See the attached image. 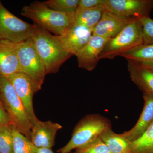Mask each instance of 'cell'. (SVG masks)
<instances>
[{
    "label": "cell",
    "instance_id": "1",
    "mask_svg": "<svg viewBox=\"0 0 153 153\" xmlns=\"http://www.w3.org/2000/svg\"><path fill=\"white\" fill-rule=\"evenodd\" d=\"M35 25L32 38L45 65L46 74L57 73L63 63L73 55L65 50L55 36Z\"/></svg>",
    "mask_w": 153,
    "mask_h": 153
},
{
    "label": "cell",
    "instance_id": "2",
    "mask_svg": "<svg viewBox=\"0 0 153 153\" xmlns=\"http://www.w3.org/2000/svg\"><path fill=\"white\" fill-rule=\"evenodd\" d=\"M21 14L55 36L61 35L73 23L74 14L69 15L54 10L44 2L35 1L22 9Z\"/></svg>",
    "mask_w": 153,
    "mask_h": 153
},
{
    "label": "cell",
    "instance_id": "3",
    "mask_svg": "<svg viewBox=\"0 0 153 153\" xmlns=\"http://www.w3.org/2000/svg\"><path fill=\"white\" fill-rule=\"evenodd\" d=\"M0 98L10 123L30 140L32 124L13 86L6 76L0 74Z\"/></svg>",
    "mask_w": 153,
    "mask_h": 153
},
{
    "label": "cell",
    "instance_id": "4",
    "mask_svg": "<svg viewBox=\"0 0 153 153\" xmlns=\"http://www.w3.org/2000/svg\"><path fill=\"white\" fill-rule=\"evenodd\" d=\"M143 44V27L140 20L134 19L116 36L109 39L99 56L102 59H114Z\"/></svg>",
    "mask_w": 153,
    "mask_h": 153
},
{
    "label": "cell",
    "instance_id": "5",
    "mask_svg": "<svg viewBox=\"0 0 153 153\" xmlns=\"http://www.w3.org/2000/svg\"><path fill=\"white\" fill-rule=\"evenodd\" d=\"M110 128V124L106 119L97 115L87 116L76 126L71 139L58 152L69 153L74 149L85 146Z\"/></svg>",
    "mask_w": 153,
    "mask_h": 153
},
{
    "label": "cell",
    "instance_id": "6",
    "mask_svg": "<svg viewBox=\"0 0 153 153\" xmlns=\"http://www.w3.org/2000/svg\"><path fill=\"white\" fill-rule=\"evenodd\" d=\"M17 54L22 72L41 88L46 74L43 60L36 50L32 38L16 43Z\"/></svg>",
    "mask_w": 153,
    "mask_h": 153
},
{
    "label": "cell",
    "instance_id": "7",
    "mask_svg": "<svg viewBox=\"0 0 153 153\" xmlns=\"http://www.w3.org/2000/svg\"><path fill=\"white\" fill-rule=\"evenodd\" d=\"M36 25H31L12 14L0 1V39L19 43L31 38Z\"/></svg>",
    "mask_w": 153,
    "mask_h": 153
},
{
    "label": "cell",
    "instance_id": "8",
    "mask_svg": "<svg viewBox=\"0 0 153 153\" xmlns=\"http://www.w3.org/2000/svg\"><path fill=\"white\" fill-rule=\"evenodd\" d=\"M6 77L13 86L17 95L24 105L32 126L33 125L39 120L34 112L33 96L41 89V88L30 76L23 72H19Z\"/></svg>",
    "mask_w": 153,
    "mask_h": 153
},
{
    "label": "cell",
    "instance_id": "9",
    "mask_svg": "<svg viewBox=\"0 0 153 153\" xmlns=\"http://www.w3.org/2000/svg\"><path fill=\"white\" fill-rule=\"evenodd\" d=\"M106 10L129 18L140 19L150 17L153 9V0H103Z\"/></svg>",
    "mask_w": 153,
    "mask_h": 153
},
{
    "label": "cell",
    "instance_id": "10",
    "mask_svg": "<svg viewBox=\"0 0 153 153\" xmlns=\"http://www.w3.org/2000/svg\"><path fill=\"white\" fill-rule=\"evenodd\" d=\"M92 36V31L88 28L72 23L61 35L55 36L67 52L76 56Z\"/></svg>",
    "mask_w": 153,
    "mask_h": 153
},
{
    "label": "cell",
    "instance_id": "11",
    "mask_svg": "<svg viewBox=\"0 0 153 153\" xmlns=\"http://www.w3.org/2000/svg\"><path fill=\"white\" fill-rule=\"evenodd\" d=\"M110 39L92 35L89 41L77 53L79 67L91 71L96 67L99 56Z\"/></svg>",
    "mask_w": 153,
    "mask_h": 153
},
{
    "label": "cell",
    "instance_id": "12",
    "mask_svg": "<svg viewBox=\"0 0 153 153\" xmlns=\"http://www.w3.org/2000/svg\"><path fill=\"white\" fill-rule=\"evenodd\" d=\"M134 19L121 16L105 10L92 31V35L111 39L116 36Z\"/></svg>",
    "mask_w": 153,
    "mask_h": 153
},
{
    "label": "cell",
    "instance_id": "13",
    "mask_svg": "<svg viewBox=\"0 0 153 153\" xmlns=\"http://www.w3.org/2000/svg\"><path fill=\"white\" fill-rule=\"evenodd\" d=\"M62 128L60 124L38 120L32 126L30 140L37 148L52 149L56 134Z\"/></svg>",
    "mask_w": 153,
    "mask_h": 153
},
{
    "label": "cell",
    "instance_id": "14",
    "mask_svg": "<svg viewBox=\"0 0 153 153\" xmlns=\"http://www.w3.org/2000/svg\"><path fill=\"white\" fill-rule=\"evenodd\" d=\"M22 72L17 54L16 43L0 39V74L8 76Z\"/></svg>",
    "mask_w": 153,
    "mask_h": 153
},
{
    "label": "cell",
    "instance_id": "15",
    "mask_svg": "<svg viewBox=\"0 0 153 153\" xmlns=\"http://www.w3.org/2000/svg\"><path fill=\"white\" fill-rule=\"evenodd\" d=\"M143 93L144 105L138 120L132 128L122 134L130 142L135 140L141 136L153 123V96Z\"/></svg>",
    "mask_w": 153,
    "mask_h": 153
},
{
    "label": "cell",
    "instance_id": "16",
    "mask_svg": "<svg viewBox=\"0 0 153 153\" xmlns=\"http://www.w3.org/2000/svg\"><path fill=\"white\" fill-rule=\"evenodd\" d=\"M128 61V69L133 82L143 93L153 96V69Z\"/></svg>",
    "mask_w": 153,
    "mask_h": 153
},
{
    "label": "cell",
    "instance_id": "17",
    "mask_svg": "<svg viewBox=\"0 0 153 153\" xmlns=\"http://www.w3.org/2000/svg\"><path fill=\"white\" fill-rule=\"evenodd\" d=\"M105 10V9L102 5L90 8L78 7L74 13L72 23L82 25L92 32L100 21Z\"/></svg>",
    "mask_w": 153,
    "mask_h": 153
},
{
    "label": "cell",
    "instance_id": "18",
    "mask_svg": "<svg viewBox=\"0 0 153 153\" xmlns=\"http://www.w3.org/2000/svg\"><path fill=\"white\" fill-rule=\"evenodd\" d=\"M128 61L153 69V44H143L121 55Z\"/></svg>",
    "mask_w": 153,
    "mask_h": 153
},
{
    "label": "cell",
    "instance_id": "19",
    "mask_svg": "<svg viewBox=\"0 0 153 153\" xmlns=\"http://www.w3.org/2000/svg\"><path fill=\"white\" fill-rule=\"evenodd\" d=\"M100 137L107 145L111 153H131L130 142L122 134L113 131L111 128L105 131Z\"/></svg>",
    "mask_w": 153,
    "mask_h": 153
},
{
    "label": "cell",
    "instance_id": "20",
    "mask_svg": "<svg viewBox=\"0 0 153 153\" xmlns=\"http://www.w3.org/2000/svg\"><path fill=\"white\" fill-rule=\"evenodd\" d=\"M131 153H153V123L137 139L130 142Z\"/></svg>",
    "mask_w": 153,
    "mask_h": 153
},
{
    "label": "cell",
    "instance_id": "21",
    "mask_svg": "<svg viewBox=\"0 0 153 153\" xmlns=\"http://www.w3.org/2000/svg\"><path fill=\"white\" fill-rule=\"evenodd\" d=\"M13 153H37V148L31 140L22 134L13 126Z\"/></svg>",
    "mask_w": 153,
    "mask_h": 153
},
{
    "label": "cell",
    "instance_id": "22",
    "mask_svg": "<svg viewBox=\"0 0 153 153\" xmlns=\"http://www.w3.org/2000/svg\"><path fill=\"white\" fill-rule=\"evenodd\" d=\"M44 2L52 10L73 15L78 8L79 0H49Z\"/></svg>",
    "mask_w": 153,
    "mask_h": 153
},
{
    "label": "cell",
    "instance_id": "23",
    "mask_svg": "<svg viewBox=\"0 0 153 153\" xmlns=\"http://www.w3.org/2000/svg\"><path fill=\"white\" fill-rule=\"evenodd\" d=\"M13 144L12 124L0 126V153H13Z\"/></svg>",
    "mask_w": 153,
    "mask_h": 153
},
{
    "label": "cell",
    "instance_id": "24",
    "mask_svg": "<svg viewBox=\"0 0 153 153\" xmlns=\"http://www.w3.org/2000/svg\"><path fill=\"white\" fill-rule=\"evenodd\" d=\"M74 153H111L105 143L99 137L83 147L76 149Z\"/></svg>",
    "mask_w": 153,
    "mask_h": 153
},
{
    "label": "cell",
    "instance_id": "25",
    "mask_svg": "<svg viewBox=\"0 0 153 153\" xmlns=\"http://www.w3.org/2000/svg\"><path fill=\"white\" fill-rule=\"evenodd\" d=\"M140 20L142 25L143 44H153V19L145 17Z\"/></svg>",
    "mask_w": 153,
    "mask_h": 153
},
{
    "label": "cell",
    "instance_id": "26",
    "mask_svg": "<svg viewBox=\"0 0 153 153\" xmlns=\"http://www.w3.org/2000/svg\"><path fill=\"white\" fill-rule=\"evenodd\" d=\"M103 0H79L78 7L90 8L102 4Z\"/></svg>",
    "mask_w": 153,
    "mask_h": 153
},
{
    "label": "cell",
    "instance_id": "27",
    "mask_svg": "<svg viewBox=\"0 0 153 153\" xmlns=\"http://www.w3.org/2000/svg\"><path fill=\"white\" fill-rule=\"evenodd\" d=\"M9 123L10 122L0 98V126Z\"/></svg>",
    "mask_w": 153,
    "mask_h": 153
},
{
    "label": "cell",
    "instance_id": "28",
    "mask_svg": "<svg viewBox=\"0 0 153 153\" xmlns=\"http://www.w3.org/2000/svg\"><path fill=\"white\" fill-rule=\"evenodd\" d=\"M37 153H54L51 149L48 148H38Z\"/></svg>",
    "mask_w": 153,
    "mask_h": 153
}]
</instances>
